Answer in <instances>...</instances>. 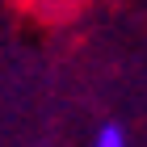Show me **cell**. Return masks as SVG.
I'll list each match as a JSON object with an SVG mask.
<instances>
[{"label":"cell","mask_w":147,"mask_h":147,"mask_svg":"<svg viewBox=\"0 0 147 147\" xmlns=\"http://www.w3.org/2000/svg\"><path fill=\"white\" fill-rule=\"evenodd\" d=\"M92 147H126V130L113 126V122H105L101 130H97V139H92Z\"/></svg>","instance_id":"obj_1"}]
</instances>
